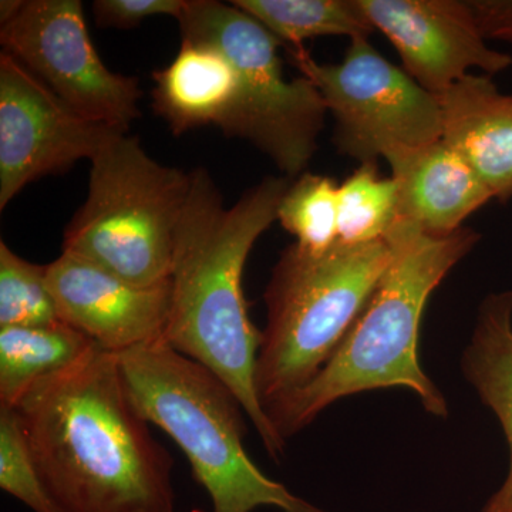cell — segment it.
I'll return each mask as SVG.
<instances>
[{
	"instance_id": "obj_20",
	"label": "cell",
	"mask_w": 512,
	"mask_h": 512,
	"mask_svg": "<svg viewBox=\"0 0 512 512\" xmlns=\"http://www.w3.org/2000/svg\"><path fill=\"white\" fill-rule=\"evenodd\" d=\"M338 190L339 185L328 175L305 171L289 184L276 221L296 238L299 247L328 251L339 242Z\"/></svg>"
},
{
	"instance_id": "obj_25",
	"label": "cell",
	"mask_w": 512,
	"mask_h": 512,
	"mask_svg": "<svg viewBox=\"0 0 512 512\" xmlns=\"http://www.w3.org/2000/svg\"><path fill=\"white\" fill-rule=\"evenodd\" d=\"M23 0H2L0 2V23L9 22L18 13Z\"/></svg>"
},
{
	"instance_id": "obj_11",
	"label": "cell",
	"mask_w": 512,
	"mask_h": 512,
	"mask_svg": "<svg viewBox=\"0 0 512 512\" xmlns=\"http://www.w3.org/2000/svg\"><path fill=\"white\" fill-rule=\"evenodd\" d=\"M376 30L399 53L404 72L437 97L470 74L493 76L512 57L487 45L470 2L460 0H360Z\"/></svg>"
},
{
	"instance_id": "obj_6",
	"label": "cell",
	"mask_w": 512,
	"mask_h": 512,
	"mask_svg": "<svg viewBox=\"0 0 512 512\" xmlns=\"http://www.w3.org/2000/svg\"><path fill=\"white\" fill-rule=\"evenodd\" d=\"M190 188L191 173L158 163L137 137L119 134L92 158L89 194L64 229L62 252L134 285L170 281Z\"/></svg>"
},
{
	"instance_id": "obj_9",
	"label": "cell",
	"mask_w": 512,
	"mask_h": 512,
	"mask_svg": "<svg viewBox=\"0 0 512 512\" xmlns=\"http://www.w3.org/2000/svg\"><path fill=\"white\" fill-rule=\"evenodd\" d=\"M0 43L83 116L126 131L140 116L138 80L100 59L79 0H25L0 26Z\"/></svg>"
},
{
	"instance_id": "obj_21",
	"label": "cell",
	"mask_w": 512,
	"mask_h": 512,
	"mask_svg": "<svg viewBox=\"0 0 512 512\" xmlns=\"http://www.w3.org/2000/svg\"><path fill=\"white\" fill-rule=\"evenodd\" d=\"M62 322L47 285L46 265H36L0 242V328Z\"/></svg>"
},
{
	"instance_id": "obj_18",
	"label": "cell",
	"mask_w": 512,
	"mask_h": 512,
	"mask_svg": "<svg viewBox=\"0 0 512 512\" xmlns=\"http://www.w3.org/2000/svg\"><path fill=\"white\" fill-rule=\"evenodd\" d=\"M232 5L258 20L291 52L319 36L369 39L375 26L360 0H234Z\"/></svg>"
},
{
	"instance_id": "obj_17",
	"label": "cell",
	"mask_w": 512,
	"mask_h": 512,
	"mask_svg": "<svg viewBox=\"0 0 512 512\" xmlns=\"http://www.w3.org/2000/svg\"><path fill=\"white\" fill-rule=\"evenodd\" d=\"M96 348L64 322L0 328V406L15 409L37 383L72 369Z\"/></svg>"
},
{
	"instance_id": "obj_16",
	"label": "cell",
	"mask_w": 512,
	"mask_h": 512,
	"mask_svg": "<svg viewBox=\"0 0 512 512\" xmlns=\"http://www.w3.org/2000/svg\"><path fill=\"white\" fill-rule=\"evenodd\" d=\"M461 366L468 383L500 421L510 451L507 477L481 512H512V289L491 293L481 303Z\"/></svg>"
},
{
	"instance_id": "obj_1",
	"label": "cell",
	"mask_w": 512,
	"mask_h": 512,
	"mask_svg": "<svg viewBox=\"0 0 512 512\" xmlns=\"http://www.w3.org/2000/svg\"><path fill=\"white\" fill-rule=\"evenodd\" d=\"M62 512H175L174 460L128 397L116 353L96 349L15 407Z\"/></svg>"
},
{
	"instance_id": "obj_2",
	"label": "cell",
	"mask_w": 512,
	"mask_h": 512,
	"mask_svg": "<svg viewBox=\"0 0 512 512\" xmlns=\"http://www.w3.org/2000/svg\"><path fill=\"white\" fill-rule=\"evenodd\" d=\"M289 178L266 177L232 207L204 168L191 171V188L175 229L171 309L164 342L210 369L238 397L269 456H284L256 392L262 332L249 319L242 276L249 252L278 217Z\"/></svg>"
},
{
	"instance_id": "obj_12",
	"label": "cell",
	"mask_w": 512,
	"mask_h": 512,
	"mask_svg": "<svg viewBox=\"0 0 512 512\" xmlns=\"http://www.w3.org/2000/svg\"><path fill=\"white\" fill-rule=\"evenodd\" d=\"M60 320L111 353L164 340L171 281L140 286L70 254L46 265Z\"/></svg>"
},
{
	"instance_id": "obj_10",
	"label": "cell",
	"mask_w": 512,
	"mask_h": 512,
	"mask_svg": "<svg viewBox=\"0 0 512 512\" xmlns=\"http://www.w3.org/2000/svg\"><path fill=\"white\" fill-rule=\"evenodd\" d=\"M128 133L89 119L9 53H0V210L26 185L63 174Z\"/></svg>"
},
{
	"instance_id": "obj_13",
	"label": "cell",
	"mask_w": 512,
	"mask_h": 512,
	"mask_svg": "<svg viewBox=\"0 0 512 512\" xmlns=\"http://www.w3.org/2000/svg\"><path fill=\"white\" fill-rule=\"evenodd\" d=\"M443 137L494 200L512 198V94L487 74H467L439 96Z\"/></svg>"
},
{
	"instance_id": "obj_5",
	"label": "cell",
	"mask_w": 512,
	"mask_h": 512,
	"mask_svg": "<svg viewBox=\"0 0 512 512\" xmlns=\"http://www.w3.org/2000/svg\"><path fill=\"white\" fill-rule=\"evenodd\" d=\"M390 261L386 239L336 242L323 252L293 244L282 252L265 291L266 326L256 359V392L266 413L328 363Z\"/></svg>"
},
{
	"instance_id": "obj_15",
	"label": "cell",
	"mask_w": 512,
	"mask_h": 512,
	"mask_svg": "<svg viewBox=\"0 0 512 512\" xmlns=\"http://www.w3.org/2000/svg\"><path fill=\"white\" fill-rule=\"evenodd\" d=\"M154 110L175 136L192 128L224 127L238 97V76L228 57L214 46L183 39L180 52L153 73Z\"/></svg>"
},
{
	"instance_id": "obj_19",
	"label": "cell",
	"mask_w": 512,
	"mask_h": 512,
	"mask_svg": "<svg viewBox=\"0 0 512 512\" xmlns=\"http://www.w3.org/2000/svg\"><path fill=\"white\" fill-rule=\"evenodd\" d=\"M399 181L382 177L377 163L360 164L338 190L339 242L383 241L399 221Z\"/></svg>"
},
{
	"instance_id": "obj_14",
	"label": "cell",
	"mask_w": 512,
	"mask_h": 512,
	"mask_svg": "<svg viewBox=\"0 0 512 512\" xmlns=\"http://www.w3.org/2000/svg\"><path fill=\"white\" fill-rule=\"evenodd\" d=\"M399 181V220L433 235H448L494 200L483 181L443 140L390 165Z\"/></svg>"
},
{
	"instance_id": "obj_23",
	"label": "cell",
	"mask_w": 512,
	"mask_h": 512,
	"mask_svg": "<svg viewBox=\"0 0 512 512\" xmlns=\"http://www.w3.org/2000/svg\"><path fill=\"white\" fill-rule=\"evenodd\" d=\"M185 3L187 0H97L93 15L100 28L134 29L154 16L180 18Z\"/></svg>"
},
{
	"instance_id": "obj_7",
	"label": "cell",
	"mask_w": 512,
	"mask_h": 512,
	"mask_svg": "<svg viewBox=\"0 0 512 512\" xmlns=\"http://www.w3.org/2000/svg\"><path fill=\"white\" fill-rule=\"evenodd\" d=\"M177 20L183 39L214 46L235 67L237 103L221 130L254 144L286 177L305 173L328 107L308 77L285 79L282 43L232 3L187 0Z\"/></svg>"
},
{
	"instance_id": "obj_24",
	"label": "cell",
	"mask_w": 512,
	"mask_h": 512,
	"mask_svg": "<svg viewBox=\"0 0 512 512\" xmlns=\"http://www.w3.org/2000/svg\"><path fill=\"white\" fill-rule=\"evenodd\" d=\"M470 5L485 39L512 43V0H474Z\"/></svg>"
},
{
	"instance_id": "obj_3",
	"label": "cell",
	"mask_w": 512,
	"mask_h": 512,
	"mask_svg": "<svg viewBox=\"0 0 512 512\" xmlns=\"http://www.w3.org/2000/svg\"><path fill=\"white\" fill-rule=\"evenodd\" d=\"M478 239L470 228L433 235L412 221L394 224L386 237L392 261L348 335L311 382L268 409L282 439L343 397L389 387L412 390L426 412L446 419V399L420 366L421 319L431 293Z\"/></svg>"
},
{
	"instance_id": "obj_4",
	"label": "cell",
	"mask_w": 512,
	"mask_h": 512,
	"mask_svg": "<svg viewBox=\"0 0 512 512\" xmlns=\"http://www.w3.org/2000/svg\"><path fill=\"white\" fill-rule=\"evenodd\" d=\"M117 359L131 403L181 448L212 512H328L259 470L244 446L247 414L210 369L164 340L117 353Z\"/></svg>"
},
{
	"instance_id": "obj_8",
	"label": "cell",
	"mask_w": 512,
	"mask_h": 512,
	"mask_svg": "<svg viewBox=\"0 0 512 512\" xmlns=\"http://www.w3.org/2000/svg\"><path fill=\"white\" fill-rule=\"evenodd\" d=\"M303 76L318 87L335 120L333 144L360 164L392 165L443 137L439 97L380 55L369 39L350 42L342 62H315L292 52Z\"/></svg>"
},
{
	"instance_id": "obj_22",
	"label": "cell",
	"mask_w": 512,
	"mask_h": 512,
	"mask_svg": "<svg viewBox=\"0 0 512 512\" xmlns=\"http://www.w3.org/2000/svg\"><path fill=\"white\" fill-rule=\"evenodd\" d=\"M0 488L33 512H62L50 497L30 451L22 420L0 406Z\"/></svg>"
}]
</instances>
